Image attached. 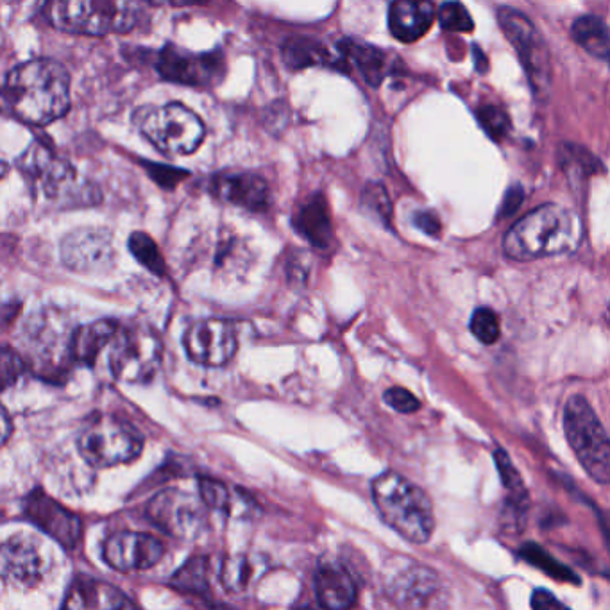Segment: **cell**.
<instances>
[{
  "label": "cell",
  "mask_w": 610,
  "mask_h": 610,
  "mask_svg": "<svg viewBox=\"0 0 610 610\" xmlns=\"http://www.w3.org/2000/svg\"><path fill=\"white\" fill-rule=\"evenodd\" d=\"M156 68L167 81L203 88L215 85L221 79L224 74V58L221 52L194 54L169 45L158 54Z\"/></svg>",
  "instance_id": "12"
},
{
  "label": "cell",
  "mask_w": 610,
  "mask_h": 610,
  "mask_svg": "<svg viewBox=\"0 0 610 610\" xmlns=\"http://www.w3.org/2000/svg\"><path fill=\"white\" fill-rule=\"evenodd\" d=\"M61 260L70 271L79 274L106 271L115 260V246L110 231L81 228L68 233L61 242Z\"/></svg>",
  "instance_id": "14"
},
{
  "label": "cell",
  "mask_w": 610,
  "mask_h": 610,
  "mask_svg": "<svg viewBox=\"0 0 610 610\" xmlns=\"http://www.w3.org/2000/svg\"><path fill=\"white\" fill-rule=\"evenodd\" d=\"M573 38L575 42L591 54L596 60L607 61L610 58L609 27L605 20L594 15H585L575 20L573 24Z\"/></svg>",
  "instance_id": "25"
},
{
  "label": "cell",
  "mask_w": 610,
  "mask_h": 610,
  "mask_svg": "<svg viewBox=\"0 0 610 610\" xmlns=\"http://www.w3.org/2000/svg\"><path fill=\"white\" fill-rule=\"evenodd\" d=\"M117 326L119 322L97 321L76 330L70 339V353L74 360L88 365L97 364L102 351H106L110 346Z\"/></svg>",
  "instance_id": "23"
},
{
  "label": "cell",
  "mask_w": 610,
  "mask_h": 610,
  "mask_svg": "<svg viewBox=\"0 0 610 610\" xmlns=\"http://www.w3.org/2000/svg\"><path fill=\"white\" fill-rule=\"evenodd\" d=\"M469 326H471V333L485 346H491L500 339V317L487 306L476 308Z\"/></svg>",
  "instance_id": "31"
},
{
  "label": "cell",
  "mask_w": 610,
  "mask_h": 610,
  "mask_svg": "<svg viewBox=\"0 0 610 610\" xmlns=\"http://www.w3.org/2000/svg\"><path fill=\"white\" fill-rule=\"evenodd\" d=\"M8 163L4 160H0V178H4L8 174Z\"/></svg>",
  "instance_id": "45"
},
{
  "label": "cell",
  "mask_w": 610,
  "mask_h": 610,
  "mask_svg": "<svg viewBox=\"0 0 610 610\" xmlns=\"http://www.w3.org/2000/svg\"><path fill=\"white\" fill-rule=\"evenodd\" d=\"M170 584L174 585L179 591L187 593L201 594L208 589V564L206 559L195 557L188 560L183 568L172 577Z\"/></svg>",
  "instance_id": "27"
},
{
  "label": "cell",
  "mask_w": 610,
  "mask_h": 610,
  "mask_svg": "<svg viewBox=\"0 0 610 610\" xmlns=\"http://www.w3.org/2000/svg\"><path fill=\"white\" fill-rule=\"evenodd\" d=\"M498 22L525 67L534 94L546 99L551 88V61L543 34L535 29L530 18L514 8L498 9Z\"/></svg>",
  "instance_id": "10"
},
{
  "label": "cell",
  "mask_w": 610,
  "mask_h": 610,
  "mask_svg": "<svg viewBox=\"0 0 610 610\" xmlns=\"http://www.w3.org/2000/svg\"><path fill=\"white\" fill-rule=\"evenodd\" d=\"M340 51L346 60L353 63V67L358 70L360 76L364 77L367 85L373 88L382 85L385 77V56L380 49H376L373 45L346 40L340 43Z\"/></svg>",
  "instance_id": "24"
},
{
  "label": "cell",
  "mask_w": 610,
  "mask_h": 610,
  "mask_svg": "<svg viewBox=\"0 0 610 610\" xmlns=\"http://www.w3.org/2000/svg\"><path fill=\"white\" fill-rule=\"evenodd\" d=\"M199 498L204 503V507L213 510L229 512L231 509V492L222 482L212 480V478H201L199 480Z\"/></svg>",
  "instance_id": "35"
},
{
  "label": "cell",
  "mask_w": 610,
  "mask_h": 610,
  "mask_svg": "<svg viewBox=\"0 0 610 610\" xmlns=\"http://www.w3.org/2000/svg\"><path fill=\"white\" fill-rule=\"evenodd\" d=\"M383 401L399 414H414L421 408V401L410 390L403 389V387H392V389L385 390Z\"/></svg>",
  "instance_id": "37"
},
{
  "label": "cell",
  "mask_w": 610,
  "mask_h": 610,
  "mask_svg": "<svg viewBox=\"0 0 610 610\" xmlns=\"http://www.w3.org/2000/svg\"><path fill=\"white\" fill-rule=\"evenodd\" d=\"M294 229L306 242L317 249H326L333 242V226H331L330 210L326 197L314 194L308 197L294 213Z\"/></svg>",
  "instance_id": "22"
},
{
  "label": "cell",
  "mask_w": 610,
  "mask_h": 610,
  "mask_svg": "<svg viewBox=\"0 0 610 610\" xmlns=\"http://www.w3.org/2000/svg\"><path fill=\"white\" fill-rule=\"evenodd\" d=\"M314 587L317 602L326 609H348L355 603V580L339 562H321L315 571Z\"/></svg>",
  "instance_id": "20"
},
{
  "label": "cell",
  "mask_w": 610,
  "mask_h": 610,
  "mask_svg": "<svg viewBox=\"0 0 610 610\" xmlns=\"http://www.w3.org/2000/svg\"><path fill=\"white\" fill-rule=\"evenodd\" d=\"M22 170L34 192L47 203L58 206L95 204L101 199L99 188L92 181L81 178L68 161L61 160L45 145L34 144L22 158Z\"/></svg>",
  "instance_id": "5"
},
{
  "label": "cell",
  "mask_w": 610,
  "mask_h": 610,
  "mask_svg": "<svg viewBox=\"0 0 610 610\" xmlns=\"http://www.w3.org/2000/svg\"><path fill=\"white\" fill-rule=\"evenodd\" d=\"M144 448V437L133 424L119 417L99 416L79 437V451L90 466L113 467L135 460Z\"/></svg>",
  "instance_id": "8"
},
{
  "label": "cell",
  "mask_w": 610,
  "mask_h": 610,
  "mask_svg": "<svg viewBox=\"0 0 610 610\" xmlns=\"http://www.w3.org/2000/svg\"><path fill=\"white\" fill-rule=\"evenodd\" d=\"M373 500L385 525L405 541L424 544L435 530V514L430 496L396 471H385L373 482Z\"/></svg>",
  "instance_id": "3"
},
{
  "label": "cell",
  "mask_w": 610,
  "mask_h": 610,
  "mask_svg": "<svg viewBox=\"0 0 610 610\" xmlns=\"http://www.w3.org/2000/svg\"><path fill=\"white\" fill-rule=\"evenodd\" d=\"M149 2H154V0H149ZM170 2L172 6H192V4H204L206 0H167Z\"/></svg>",
  "instance_id": "44"
},
{
  "label": "cell",
  "mask_w": 610,
  "mask_h": 610,
  "mask_svg": "<svg viewBox=\"0 0 610 610\" xmlns=\"http://www.w3.org/2000/svg\"><path fill=\"white\" fill-rule=\"evenodd\" d=\"M9 433H11V421L6 410L0 405V446L8 441Z\"/></svg>",
  "instance_id": "42"
},
{
  "label": "cell",
  "mask_w": 610,
  "mask_h": 610,
  "mask_svg": "<svg viewBox=\"0 0 610 610\" xmlns=\"http://www.w3.org/2000/svg\"><path fill=\"white\" fill-rule=\"evenodd\" d=\"M108 364L117 380H149L160 365L161 344L147 326H117L108 346Z\"/></svg>",
  "instance_id": "9"
},
{
  "label": "cell",
  "mask_w": 610,
  "mask_h": 610,
  "mask_svg": "<svg viewBox=\"0 0 610 610\" xmlns=\"http://www.w3.org/2000/svg\"><path fill=\"white\" fill-rule=\"evenodd\" d=\"M163 557V544L142 532H119L104 544V560L111 568L131 573L153 568Z\"/></svg>",
  "instance_id": "16"
},
{
  "label": "cell",
  "mask_w": 610,
  "mask_h": 610,
  "mask_svg": "<svg viewBox=\"0 0 610 610\" xmlns=\"http://www.w3.org/2000/svg\"><path fill=\"white\" fill-rule=\"evenodd\" d=\"M283 60L292 70H301L326 63L328 52L312 38H290L283 45Z\"/></svg>",
  "instance_id": "26"
},
{
  "label": "cell",
  "mask_w": 610,
  "mask_h": 610,
  "mask_svg": "<svg viewBox=\"0 0 610 610\" xmlns=\"http://www.w3.org/2000/svg\"><path fill=\"white\" fill-rule=\"evenodd\" d=\"M26 514L34 525L51 535L65 548H74L81 539V521L76 514L61 507L60 503L49 498L47 494L36 492L29 496L26 505Z\"/></svg>",
  "instance_id": "17"
},
{
  "label": "cell",
  "mask_w": 610,
  "mask_h": 610,
  "mask_svg": "<svg viewBox=\"0 0 610 610\" xmlns=\"http://www.w3.org/2000/svg\"><path fill=\"white\" fill-rule=\"evenodd\" d=\"M439 22L442 29L451 31V33H471L475 29V22L460 2L450 0L446 4H442L439 9Z\"/></svg>",
  "instance_id": "34"
},
{
  "label": "cell",
  "mask_w": 610,
  "mask_h": 610,
  "mask_svg": "<svg viewBox=\"0 0 610 610\" xmlns=\"http://www.w3.org/2000/svg\"><path fill=\"white\" fill-rule=\"evenodd\" d=\"M473 52H475V58H476V70H478V72H487V68H489V63H487V58H485V54H483L482 51H480V47H473Z\"/></svg>",
  "instance_id": "43"
},
{
  "label": "cell",
  "mask_w": 610,
  "mask_h": 610,
  "mask_svg": "<svg viewBox=\"0 0 610 610\" xmlns=\"http://www.w3.org/2000/svg\"><path fill=\"white\" fill-rule=\"evenodd\" d=\"M151 176L163 187H174L178 181L187 176V172L185 170L172 169V167L154 165V167H151Z\"/></svg>",
  "instance_id": "38"
},
{
  "label": "cell",
  "mask_w": 610,
  "mask_h": 610,
  "mask_svg": "<svg viewBox=\"0 0 610 610\" xmlns=\"http://www.w3.org/2000/svg\"><path fill=\"white\" fill-rule=\"evenodd\" d=\"M362 203L367 206V210L376 213L385 224H389L392 215V204L389 195L383 190L382 185H369L365 187Z\"/></svg>",
  "instance_id": "36"
},
{
  "label": "cell",
  "mask_w": 610,
  "mask_h": 610,
  "mask_svg": "<svg viewBox=\"0 0 610 610\" xmlns=\"http://www.w3.org/2000/svg\"><path fill=\"white\" fill-rule=\"evenodd\" d=\"M523 197H525L523 188H510L507 195H505V199H503V204H501L500 217H507V215H512V213L516 212L517 208H519V204L523 201Z\"/></svg>",
  "instance_id": "41"
},
{
  "label": "cell",
  "mask_w": 610,
  "mask_h": 610,
  "mask_svg": "<svg viewBox=\"0 0 610 610\" xmlns=\"http://www.w3.org/2000/svg\"><path fill=\"white\" fill-rule=\"evenodd\" d=\"M253 562L246 555L229 557L222 568V584L229 593H244L253 578Z\"/></svg>",
  "instance_id": "28"
},
{
  "label": "cell",
  "mask_w": 610,
  "mask_h": 610,
  "mask_svg": "<svg viewBox=\"0 0 610 610\" xmlns=\"http://www.w3.org/2000/svg\"><path fill=\"white\" fill-rule=\"evenodd\" d=\"M564 433L585 473L594 482H610L609 435L584 396H571L564 407Z\"/></svg>",
  "instance_id": "6"
},
{
  "label": "cell",
  "mask_w": 610,
  "mask_h": 610,
  "mask_svg": "<svg viewBox=\"0 0 610 610\" xmlns=\"http://www.w3.org/2000/svg\"><path fill=\"white\" fill-rule=\"evenodd\" d=\"M530 605L534 607V609H564V605L550 593V591H546V589H537L534 594H532V600H530Z\"/></svg>",
  "instance_id": "40"
},
{
  "label": "cell",
  "mask_w": 610,
  "mask_h": 610,
  "mask_svg": "<svg viewBox=\"0 0 610 610\" xmlns=\"http://www.w3.org/2000/svg\"><path fill=\"white\" fill-rule=\"evenodd\" d=\"M494 462H496V467L500 471L503 487L510 492V500L526 501L525 483H523L519 471L512 464L507 451L501 450V448L494 451Z\"/></svg>",
  "instance_id": "33"
},
{
  "label": "cell",
  "mask_w": 610,
  "mask_h": 610,
  "mask_svg": "<svg viewBox=\"0 0 610 610\" xmlns=\"http://www.w3.org/2000/svg\"><path fill=\"white\" fill-rule=\"evenodd\" d=\"M4 99L18 120L31 126H47L60 120L70 108V76L58 61H27L11 70Z\"/></svg>",
  "instance_id": "1"
},
{
  "label": "cell",
  "mask_w": 610,
  "mask_h": 610,
  "mask_svg": "<svg viewBox=\"0 0 610 610\" xmlns=\"http://www.w3.org/2000/svg\"><path fill=\"white\" fill-rule=\"evenodd\" d=\"M133 605L117 587L86 577L72 582L65 600L67 609H129Z\"/></svg>",
  "instance_id": "21"
},
{
  "label": "cell",
  "mask_w": 610,
  "mask_h": 610,
  "mask_svg": "<svg viewBox=\"0 0 610 610\" xmlns=\"http://www.w3.org/2000/svg\"><path fill=\"white\" fill-rule=\"evenodd\" d=\"M414 224L417 228L424 231L430 237H439L441 235V221L439 217L432 212H417L414 215Z\"/></svg>",
  "instance_id": "39"
},
{
  "label": "cell",
  "mask_w": 610,
  "mask_h": 610,
  "mask_svg": "<svg viewBox=\"0 0 610 610\" xmlns=\"http://www.w3.org/2000/svg\"><path fill=\"white\" fill-rule=\"evenodd\" d=\"M149 0H49L47 18L65 33H129L144 18Z\"/></svg>",
  "instance_id": "4"
},
{
  "label": "cell",
  "mask_w": 610,
  "mask_h": 610,
  "mask_svg": "<svg viewBox=\"0 0 610 610\" xmlns=\"http://www.w3.org/2000/svg\"><path fill=\"white\" fill-rule=\"evenodd\" d=\"M183 344L195 364L222 367L237 353V328L224 319H204L188 328Z\"/></svg>",
  "instance_id": "13"
},
{
  "label": "cell",
  "mask_w": 610,
  "mask_h": 610,
  "mask_svg": "<svg viewBox=\"0 0 610 610\" xmlns=\"http://www.w3.org/2000/svg\"><path fill=\"white\" fill-rule=\"evenodd\" d=\"M47 573V560L34 537L18 534L0 544V578L22 589H31L42 582Z\"/></svg>",
  "instance_id": "15"
},
{
  "label": "cell",
  "mask_w": 610,
  "mask_h": 610,
  "mask_svg": "<svg viewBox=\"0 0 610 610\" xmlns=\"http://www.w3.org/2000/svg\"><path fill=\"white\" fill-rule=\"evenodd\" d=\"M580 235L582 229L575 213L559 204H543L507 231L503 251L516 262H534L573 251Z\"/></svg>",
  "instance_id": "2"
},
{
  "label": "cell",
  "mask_w": 610,
  "mask_h": 610,
  "mask_svg": "<svg viewBox=\"0 0 610 610\" xmlns=\"http://www.w3.org/2000/svg\"><path fill=\"white\" fill-rule=\"evenodd\" d=\"M204 503L179 489L158 492L147 505V517L165 534L178 539H194L204 526Z\"/></svg>",
  "instance_id": "11"
},
{
  "label": "cell",
  "mask_w": 610,
  "mask_h": 610,
  "mask_svg": "<svg viewBox=\"0 0 610 610\" xmlns=\"http://www.w3.org/2000/svg\"><path fill=\"white\" fill-rule=\"evenodd\" d=\"M437 18L432 0H394L389 9L392 36L403 43H414L430 31Z\"/></svg>",
  "instance_id": "19"
},
{
  "label": "cell",
  "mask_w": 610,
  "mask_h": 610,
  "mask_svg": "<svg viewBox=\"0 0 610 610\" xmlns=\"http://www.w3.org/2000/svg\"><path fill=\"white\" fill-rule=\"evenodd\" d=\"M521 557L528 560L530 564H534L535 568L543 569L546 575L557 578L560 582H571V584H578V577L566 568L564 564H560L557 560L550 557L543 548L535 546V544H526L525 548L521 550Z\"/></svg>",
  "instance_id": "29"
},
{
  "label": "cell",
  "mask_w": 610,
  "mask_h": 610,
  "mask_svg": "<svg viewBox=\"0 0 610 610\" xmlns=\"http://www.w3.org/2000/svg\"><path fill=\"white\" fill-rule=\"evenodd\" d=\"M476 119L485 129V133L496 142H501L505 136L509 135L510 128H512L509 115L501 110L500 106H494V104H483L482 108H478Z\"/></svg>",
  "instance_id": "32"
},
{
  "label": "cell",
  "mask_w": 610,
  "mask_h": 610,
  "mask_svg": "<svg viewBox=\"0 0 610 610\" xmlns=\"http://www.w3.org/2000/svg\"><path fill=\"white\" fill-rule=\"evenodd\" d=\"M129 249L135 255L136 260L154 274H165L167 271V265L161 256L160 249L149 235L140 233V231L133 233L129 237Z\"/></svg>",
  "instance_id": "30"
},
{
  "label": "cell",
  "mask_w": 610,
  "mask_h": 610,
  "mask_svg": "<svg viewBox=\"0 0 610 610\" xmlns=\"http://www.w3.org/2000/svg\"><path fill=\"white\" fill-rule=\"evenodd\" d=\"M138 124L142 135L158 151L170 156L194 153L206 133L203 120L178 102L142 111Z\"/></svg>",
  "instance_id": "7"
},
{
  "label": "cell",
  "mask_w": 610,
  "mask_h": 610,
  "mask_svg": "<svg viewBox=\"0 0 610 610\" xmlns=\"http://www.w3.org/2000/svg\"><path fill=\"white\" fill-rule=\"evenodd\" d=\"M212 192L217 199L251 212H263L271 203L267 181L251 172H226L215 176Z\"/></svg>",
  "instance_id": "18"
}]
</instances>
